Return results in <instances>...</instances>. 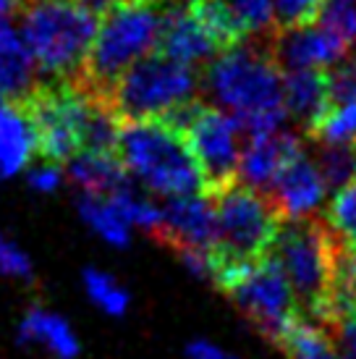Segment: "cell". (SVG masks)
<instances>
[{
  "label": "cell",
  "instance_id": "obj_1",
  "mask_svg": "<svg viewBox=\"0 0 356 359\" xmlns=\"http://www.w3.org/2000/svg\"><path fill=\"white\" fill-rule=\"evenodd\" d=\"M270 37H252L220 53L202 74L205 92L215 108L226 110L247 134L283 129V71L270 53Z\"/></svg>",
  "mask_w": 356,
  "mask_h": 359
},
{
  "label": "cell",
  "instance_id": "obj_2",
  "mask_svg": "<svg viewBox=\"0 0 356 359\" xmlns=\"http://www.w3.org/2000/svg\"><path fill=\"white\" fill-rule=\"evenodd\" d=\"M165 6L155 0H116L102 16L92 42L79 84L100 102H105L116 81L126 71L158 53Z\"/></svg>",
  "mask_w": 356,
  "mask_h": 359
},
{
  "label": "cell",
  "instance_id": "obj_3",
  "mask_svg": "<svg viewBox=\"0 0 356 359\" xmlns=\"http://www.w3.org/2000/svg\"><path fill=\"white\" fill-rule=\"evenodd\" d=\"M21 37L42 81H74L81 76L100 27V13L79 0H24Z\"/></svg>",
  "mask_w": 356,
  "mask_h": 359
},
{
  "label": "cell",
  "instance_id": "obj_4",
  "mask_svg": "<svg viewBox=\"0 0 356 359\" xmlns=\"http://www.w3.org/2000/svg\"><path fill=\"white\" fill-rule=\"evenodd\" d=\"M116 155L131 179L165 197L205 194L197 160L186 137L168 121H118Z\"/></svg>",
  "mask_w": 356,
  "mask_h": 359
},
{
  "label": "cell",
  "instance_id": "obj_5",
  "mask_svg": "<svg viewBox=\"0 0 356 359\" xmlns=\"http://www.w3.org/2000/svg\"><path fill=\"white\" fill-rule=\"evenodd\" d=\"M338 236L325 220H283L270 255L280 262L294 291L299 318L320 328L330 325V280Z\"/></svg>",
  "mask_w": 356,
  "mask_h": 359
},
{
  "label": "cell",
  "instance_id": "obj_6",
  "mask_svg": "<svg viewBox=\"0 0 356 359\" xmlns=\"http://www.w3.org/2000/svg\"><path fill=\"white\" fill-rule=\"evenodd\" d=\"M34 129L42 163L60 165L87 150L92 129L108 110L95 95L74 81H40L21 100Z\"/></svg>",
  "mask_w": 356,
  "mask_h": 359
},
{
  "label": "cell",
  "instance_id": "obj_7",
  "mask_svg": "<svg viewBox=\"0 0 356 359\" xmlns=\"http://www.w3.org/2000/svg\"><path fill=\"white\" fill-rule=\"evenodd\" d=\"M210 200L218 220L215 273L223 268L254 265L270 255L278 231L283 226V215L270 194L236 181L233 187L212 194Z\"/></svg>",
  "mask_w": 356,
  "mask_h": 359
},
{
  "label": "cell",
  "instance_id": "obj_8",
  "mask_svg": "<svg viewBox=\"0 0 356 359\" xmlns=\"http://www.w3.org/2000/svg\"><path fill=\"white\" fill-rule=\"evenodd\" d=\"M163 121H168L173 129L186 137L205 184V197L220 194L236 184L247 134L236 118H231L226 110L215 108L212 102H202L197 97L178 105Z\"/></svg>",
  "mask_w": 356,
  "mask_h": 359
},
{
  "label": "cell",
  "instance_id": "obj_9",
  "mask_svg": "<svg viewBox=\"0 0 356 359\" xmlns=\"http://www.w3.org/2000/svg\"><path fill=\"white\" fill-rule=\"evenodd\" d=\"M199 81L194 69L152 53L116 81L105 105L118 121L168 118L178 105L197 100Z\"/></svg>",
  "mask_w": 356,
  "mask_h": 359
},
{
  "label": "cell",
  "instance_id": "obj_10",
  "mask_svg": "<svg viewBox=\"0 0 356 359\" xmlns=\"http://www.w3.org/2000/svg\"><path fill=\"white\" fill-rule=\"evenodd\" d=\"M218 289L233 299L249 323L273 344H280L288 328L299 320V309L294 302V291L280 262L273 255L259 259L254 265L223 268L215 273Z\"/></svg>",
  "mask_w": 356,
  "mask_h": 359
},
{
  "label": "cell",
  "instance_id": "obj_11",
  "mask_svg": "<svg viewBox=\"0 0 356 359\" xmlns=\"http://www.w3.org/2000/svg\"><path fill=\"white\" fill-rule=\"evenodd\" d=\"M163 247L176 252L197 250L215 257L218 250V220L212 200L205 194L189 197H168L163 205V226L155 233Z\"/></svg>",
  "mask_w": 356,
  "mask_h": 359
},
{
  "label": "cell",
  "instance_id": "obj_12",
  "mask_svg": "<svg viewBox=\"0 0 356 359\" xmlns=\"http://www.w3.org/2000/svg\"><path fill=\"white\" fill-rule=\"evenodd\" d=\"M270 53L275 58L278 69L299 71V69H325L338 66L346 58H351V45L336 37L330 29L320 27L317 21L275 29L270 34Z\"/></svg>",
  "mask_w": 356,
  "mask_h": 359
},
{
  "label": "cell",
  "instance_id": "obj_13",
  "mask_svg": "<svg viewBox=\"0 0 356 359\" xmlns=\"http://www.w3.org/2000/svg\"><path fill=\"white\" fill-rule=\"evenodd\" d=\"M301 152H304V144L291 131L275 129L247 134L244 150H241V165H238V181L270 194L280 173Z\"/></svg>",
  "mask_w": 356,
  "mask_h": 359
},
{
  "label": "cell",
  "instance_id": "obj_14",
  "mask_svg": "<svg viewBox=\"0 0 356 359\" xmlns=\"http://www.w3.org/2000/svg\"><path fill=\"white\" fill-rule=\"evenodd\" d=\"M158 53L197 71L199 66L207 69L215 55H220V48L210 37V32L205 29V24L197 19L194 11L170 8L165 11V19H163Z\"/></svg>",
  "mask_w": 356,
  "mask_h": 359
},
{
  "label": "cell",
  "instance_id": "obj_15",
  "mask_svg": "<svg viewBox=\"0 0 356 359\" xmlns=\"http://www.w3.org/2000/svg\"><path fill=\"white\" fill-rule=\"evenodd\" d=\"M325 191L327 184L322 179V170L317 165V160L309 158L304 150L280 173L275 187L270 189V197L275 202V208L280 210L283 220H299L309 218L322 205Z\"/></svg>",
  "mask_w": 356,
  "mask_h": 359
},
{
  "label": "cell",
  "instance_id": "obj_16",
  "mask_svg": "<svg viewBox=\"0 0 356 359\" xmlns=\"http://www.w3.org/2000/svg\"><path fill=\"white\" fill-rule=\"evenodd\" d=\"M283 102L288 118H294L299 129L309 137L330 110V84L327 71L322 69H299L283 74Z\"/></svg>",
  "mask_w": 356,
  "mask_h": 359
},
{
  "label": "cell",
  "instance_id": "obj_17",
  "mask_svg": "<svg viewBox=\"0 0 356 359\" xmlns=\"http://www.w3.org/2000/svg\"><path fill=\"white\" fill-rule=\"evenodd\" d=\"M27 42L6 19H0V95L21 102L40 81Z\"/></svg>",
  "mask_w": 356,
  "mask_h": 359
},
{
  "label": "cell",
  "instance_id": "obj_18",
  "mask_svg": "<svg viewBox=\"0 0 356 359\" xmlns=\"http://www.w3.org/2000/svg\"><path fill=\"white\" fill-rule=\"evenodd\" d=\"M34 152V129L24 105L0 95V176H16L21 168H27Z\"/></svg>",
  "mask_w": 356,
  "mask_h": 359
},
{
  "label": "cell",
  "instance_id": "obj_19",
  "mask_svg": "<svg viewBox=\"0 0 356 359\" xmlns=\"http://www.w3.org/2000/svg\"><path fill=\"white\" fill-rule=\"evenodd\" d=\"M69 179L84 194L113 197L118 191L134 189V179L113 152H79L69 160Z\"/></svg>",
  "mask_w": 356,
  "mask_h": 359
},
{
  "label": "cell",
  "instance_id": "obj_20",
  "mask_svg": "<svg viewBox=\"0 0 356 359\" xmlns=\"http://www.w3.org/2000/svg\"><path fill=\"white\" fill-rule=\"evenodd\" d=\"M19 341L27 346H42L55 359H74L79 354V339L69 320L48 307H29L21 318Z\"/></svg>",
  "mask_w": 356,
  "mask_h": 359
},
{
  "label": "cell",
  "instance_id": "obj_21",
  "mask_svg": "<svg viewBox=\"0 0 356 359\" xmlns=\"http://www.w3.org/2000/svg\"><path fill=\"white\" fill-rule=\"evenodd\" d=\"M356 320V252L348 250L338 239L336 265H333V280H330V325L333 330L338 323Z\"/></svg>",
  "mask_w": 356,
  "mask_h": 359
},
{
  "label": "cell",
  "instance_id": "obj_22",
  "mask_svg": "<svg viewBox=\"0 0 356 359\" xmlns=\"http://www.w3.org/2000/svg\"><path fill=\"white\" fill-rule=\"evenodd\" d=\"M79 215L84 218L89 229L97 231L100 236L113 247H126L131 241V226L108 197L84 194L79 200Z\"/></svg>",
  "mask_w": 356,
  "mask_h": 359
},
{
  "label": "cell",
  "instance_id": "obj_23",
  "mask_svg": "<svg viewBox=\"0 0 356 359\" xmlns=\"http://www.w3.org/2000/svg\"><path fill=\"white\" fill-rule=\"evenodd\" d=\"M278 349L286 351L288 359H336V344L330 330L301 318L288 328Z\"/></svg>",
  "mask_w": 356,
  "mask_h": 359
},
{
  "label": "cell",
  "instance_id": "obj_24",
  "mask_svg": "<svg viewBox=\"0 0 356 359\" xmlns=\"http://www.w3.org/2000/svg\"><path fill=\"white\" fill-rule=\"evenodd\" d=\"M231 13L249 37H270L275 32V3L273 0H215Z\"/></svg>",
  "mask_w": 356,
  "mask_h": 359
},
{
  "label": "cell",
  "instance_id": "obj_25",
  "mask_svg": "<svg viewBox=\"0 0 356 359\" xmlns=\"http://www.w3.org/2000/svg\"><path fill=\"white\" fill-rule=\"evenodd\" d=\"M317 165L322 170L327 189H343L356 179V144H320Z\"/></svg>",
  "mask_w": 356,
  "mask_h": 359
},
{
  "label": "cell",
  "instance_id": "obj_26",
  "mask_svg": "<svg viewBox=\"0 0 356 359\" xmlns=\"http://www.w3.org/2000/svg\"><path fill=\"white\" fill-rule=\"evenodd\" d=\"M84 291H87V297L102 312H108L113 318L126 315V309H129V291L123 289L118 280L113 278L110 273H105V270H84Z\"/></svg>",
  "mask_w": 356,
  "mask_h": 359
},
{
  "label": "cell",
  "instance_id": "obj_27",
  "mask_svg": "<svg viewBox=\"0 0 356 359\" xmlns=\"http://www.w3.org/2000/svg\"><path fill=\"white\" fill-rule=\"evenodd\" d=\"M309 140L317 144H356V102L327 110L322 121L309 131Z\"/></svg>",
  "mask_w": 356,
  "mask_h": 359
},
{
  "label": "cell",
  "instance_id": "obj_28",
  "mask_svg": "<svg viewBox=\"0 0 356 359\" xmlns=\"http://www.w3.org/2000/svg\"><path fill=\"white\" fill-rule=\"evenodd\" d=\"M325 223L348 250L356 252V179L333 194L325 212Z\"/></svg>",
  "mask_w": 356,
  "mask_h": 359
},
{
  "label": "cell",
  "instance_id": "obj_29",
  "mask_svg": "<svg viewBox=\"0 0 356 359\" xmlns=\"http://www.w3.org/2000/svg\"><path fill=\"white\" fill-rule=\"evenodd\" d=\"M108 200L118 208V212L126 218L129 226L149 231L152 236H155L160 231V226H163V208L155 205V202L144 200V197H139L134 189L118 191V194H113Z\"/></svg>",
  "mask_w": 356,
  "mask_h": 359
},
{
  "label": "cell",
  "instance_id": "obj_30",
  "mask_svg": "<svg viewBox=\"0 0 356 359\" xmlns=\"http://www.w3.org/2000/svg\"><path fill=\"white\" fill-rule=\"evenodd\" d=\"M315 21L346 45H356V0H325Z\"/></svg>",
  "mask_w": 356,
  "mask_h": 359
},
{
  "label": "cell",
  "instance_id": "obj_31",
  "mask_svg": "<svg viewBox=\"0 0 356 359\" xmlns=\"http://www.w3.org/2000/svg\"><path fill=\"white\" fill-rule=\"evenodd\" d=\"M275 3V29L312 24L325 0H273Z\"/></svg>",
  "mask_w": 356,
  "mask_h": 359
},
{
  "label": "cell",
  "instance_id": "obj_32",
  "mask_svg": "<svg viewBox=\"0 0 356 359\" xmlns=\"http://www.w3.org/2000/svg\"><path fill=\"white\" fill-rule=\"evenodd\" d=\"M327 84H330V108L356 102V58H346L343 63L327 71Z\"/></svg>",
  "mask_w": 356,
  "mask_h": 359
},
{
  "label": "cell",
  "instance_id": "obj_33",
  "mask_svg": "<svg viewBox=\"0 0 356 359\" xmlns=\"http://www.w3.org/2000/svg\"><path fill=\"white\" fill-rule=\"evenodd\" d=\"M0 273L16 280H32V259L27 257V252L21 250L13 239H8L6 233H0Z\"/></svg>",
  "mask_w": 356,
  "mask_h": 359
},
{
  "label": "cell",
  "instance_id": "obj_34",
  "mask_svg": "<svg viewBox=\"0 0 356 359\" xmlns=\"http://www.w3.org/2000/svg\"><path fill=\"white\" fill-rule=\"evenodd\" d=\"M330 336L336 344V359H356V320L338 323Z\"/></svg>",
  "mask_w": 356,
  "mask_h": 359
},
{
  "label": "cell",
  "instance_id": "obj_35",
  "mask_svg": "<svg viewBox=\"0 0 356 359\" xmlns=\"http://www.w3.org/2000/svg\"><path fill=\"white\" fill-rule=\"evenodd\" d=\"M60 181H63V176H60L58 165L42 163V165H34L29 170V187L37 191H55Z\"/></svg>",
  "mask_w": 356,
  "mask_h": 359
},
{
  "label": "cell",
  "instance_id": "obj_36",
  "mask_svg": "<svg viewBox=\"0 0 356 359\" xmlns=\"http://www.w3.org/2000/svg\"><path fill=\"white\" fill-rule=\"evenodd\" d=\"M186 357L189 359H238L236 354H231V351L220 349L218 344H212V341H205V339H194L191 344L186 346Z\"/></svg>",
  "mask_w": 356,
  "mask_h": 359
},
{
  "label": "cell",
  "instance_id": "obj_37",
  "mask_svg": "<svg viewBox=\"0 0 356 359\" xmlns=\"http://www.w3.org/2000/svg\"><path fill=\"white\" fill-rule=\"evenodd\" d=\"M24 0H0V19H6L11 13H19Z\"/></svg>",
  "mask_w": 356,
  "mask_h": 359
},
{
  "label": "cell",
  "instance_id": "obj_38",
  "mask_svg": "<svg viewBox=\"0 0 356 359\" xmlns=\"http://www.w3.org/2000/svg\"><path fill=\"white\" fill-rule=\"evenodd\" d=\"M160 6H165V8H194V6H197L199 0H158Z\"/></svg>",
  "mask_w": 356,
  "mask_h": 359
},
{
  "label": "cell",
  "instance_id": "obj_39",
  "mask_svg": "<svg viewBox=\"0 0 356 359\" xmlns=\"http://www.w3.org/2000/svg\"><path fill=\"white\" fill-rule=\"evenodd\" d=\"M155 3H158V0H155Z\"/></svg>",
  "mask_w": 356,
  "mask_h": 359
}]
</instances>
